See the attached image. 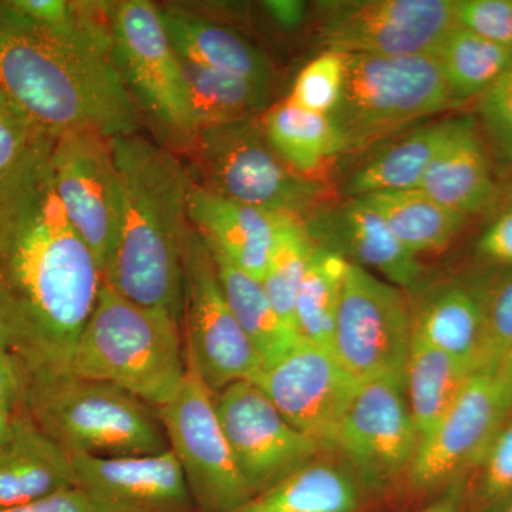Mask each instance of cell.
Instances as JSON below:
<instances>
[{
	"mask_svg": "<svg viewBox=\"0 0 512 512\" xmlns=\"http://www.w3.org/2000/svg\"><path fill=\"white\" fill-rule=\"evenodd\" d=\"M53 144L0 184V343L23 377L70 372L103 285L53 190Z\"/></svg>",
	"mask_w": 512,
	"mask_h": 512,
	"instance_id": "6da1fadb",
	"label": "cell"
},
{
	"mask_svg": "<svg viewBox=\"0 0 512 512\" xmlns=\"http://www.w3.org/2000/svg\"><path fill=\"white\" fill-rule=\"evenodd\" d=\"M123 214L103 282L130 301L183 320L184 251L194 180L170 148L140 134L111 138Z\"/></svg>",
	"mask_w": 512,
	"mask_h": 512,
	"instance_id": "7a4b0ae2",
	"label": "cell"
},
{
	"mask_svg": "<svg viewBox=\"0 0 512 512\" xmlns=\"http://www.w3.org/2000/svg\"><path fill=\"white\" fill-rule=\"evenodd\" d=\"M0 89L53 138L76 130L107 138L138 133L140 114L113 57L57 45L2 18Z\"/></svg>",
	"mask_w": 512,
	"mask_h": 512,
	"instance_id": "3957f363",
	"label": "cell"
},
{
	"mask_svg": "<svg viewBox=\"0 0 512 512\" xmlns=\"http://www.w3.org/2000/svg\"><path fill=\"white\" fill-rule=\"evenodd\" d=\"M70 372L114 384L158 409L174 399L187 373L181 319L130 301L103 282Z\"/></svg>",
	"mask_w": 512,
	"mask_h": 512,
	"instance_id": "277c9868",
	"label": "cell"
},
{
	"mask_svg": "<svg viewBox=\"0 0 512 512\" xmlns=\"http://www.w3.org/2000/svg\"><path fill=\"white\" fill-rule=\"evenodd\" d=\"M23 380V410L69 456L134 457L170 450L156 409L114 384L73 372Z\"/></svg>",
	"mask_w": 512,
	"mask_h": 512,
	"instance_id": "5b68a950",
	"label": "cell"
},
{
	"mask_svg": "<svg viewBox=\"0 0 512 512\" xmlns=\"http://www.w3.org/2000/svg\"><path fill=\"white\" fill-rule=\"evenodd\" d=\"M453 106L436 55H348L342 94L329 119L343 154Z\"/></svg>",
	"mask_w": 512,
	"mask_h": 512,
	"instance_id": "8992f818",
	"label": "cell"
},
{
	"mask_svg": "<svg viewBox=\"0 0 512 512\" xmlns=\"http://www.w3.org/2000/svg\"><path fill=\"white\" fill-rule=\"evenodd\" d=\"M187 154L201 180L194 183L227 200L303 221L318 208L322 185L275 153L258 117L198 131Z\"/></svg>",
	"mask_w": 512,
	"mask_h": 512,
	"instance_id": "52a82bcc",
	"label": "cell"
},
{
	"mask_svg": "<svg viewBox=\"0 0 512 512\" xmlns=\"http://www.w3.org/2000/svg\"><path fill=\"white\" fill-rule=\"evenodd\" d=\"M113 59L138 114H146L171 147L187 153L198 127L183 60L156 3L114 2Z\"/></svg>",
	"mask_w": 512,
	"mask_h": 512,
	"instance_id": "ba28073f",
	"label": "cell"
},
{
	"mask_svg": "<svg viewBox=\"0 0 512 512\" xmlns=\"http://www.w3.org/2000/svg\"><path fill=\"white\" fill-rule=\"evenodd\" d=\"M156 413L197 512H235L251 500V490L239 473L222 430L215 394L188 353L180 390Z\"/></svg>",
	"mask_w": 512,
	"mask_h": 512,
	"instance_id": "9c48e42d",
	"label": "cell"
},
{
	"mask_svg": "<svg viewBox=\"0 0 512 512\" xmlns=\"http://www.w3.org/2000/svg\"><path fill=\"white\" fill-rule=\"evenodd\" d=\"M413 320L402 289L355 264L346 265L333 355L357 382L404 380Z\"/></svg>",
	"mask_w": 512,
	"mask_h": 512,
	"instance_id": "30bf717a",
	"label": "cell"
},
{
	"mask_svg": "<svg viewBox=\"0 0 512 512\" xmlns=\"http://www.w3.org/2000/svg\"><path fill=\"white\" fill-rule=\"evenodd\" d=\"M319 39L346 55H434L457 25L454 0L319 3Z\"/></svg>",
	"mask_w": 512,
	"mask_h": 512,
	"instance_id": "8fae6325",
	"label": "cell"
},
{
	"mask_svg": "<svg viewBox=\"0 0 512 512\" xmlns=\"http://www.w3.org/2000/svg\"><path fill=\"white\" fill-rule=\"evenodd\" d=\"M185 350L214 394L252 380L262 360L222 292L210 249L191 228L184 251Z\"/></svg>",
	"mask_w": 512,
	"mask_h": 512,
	"instance_id": "7c38bea8",
	"label": "cell"
},
{
	"mask_svg": "<svg viewBox=\"0 0 512 512\" xmlns=\"http://www.w3.org/2000/svg\"><path fill=\"white\" fill-rule=\"evenodd\" d=\"M419 441L404 380L382 376L357 384L333 448L366 490L377 491L409 476Z\"/></svg>",
	"mask_w": 512,
	"mask_h": 512,
	"instance_id": "4fadbf2b",
	"label": "cell"
},
{
	"mask_svg": "<svg viewBox=\"0 0 512 512\" xmlns=\"http://www.w3.org/2000/svg\"><path fill=\"white\" fill-rule=\"evenodd\" d=\"M50 171L66 217L93 252L103 275L119 239L123 214L111 138L89 130L67 131L53 144Z\"/></svg>",
	"mask_w": 512,
	"mask_h": 512,
	"instance_id": "5bb4252c",
	"label": "cell"
},
{
	"mask_svg": "<svg viewBox=\"0 0 512 512\" xmlns=\"http://www.w3.org/2000/svg\"><path fill=\"white\" fill-rule=\"evenodd\" d=\"M512 409V389L495 369L468 377L456 400L417 448L409 471L419 490L463 480L474 471L494 434Z\"/></svg>",
	"mask_w": 512,
	"mask_h": 512,
	"instance_id": "9a60e30c",
	"label": "cell"
},
{
	"mask_svg": "<svg viewBox=\"0 0 512 512\" xmlns=\"http://www.w3.org/2000/svg\"><path fill=\"white\" fill-rule=\"evenodd\" d=\"M222 430L252 497L274 487L318 456L315 440L295 429L254 382L215 394Z\"/></svg>",
	"mask_w": 512,
	"mask_h": 512,
	"instance_id": "2e32d148",
	"label": "cell"
},
{
	"mask_svg": "<svg viewBox=\"0 0 512 512\" xmlns=\"http://www.w3.org/2000/svg\"><path fill=\"white\" fill-rule=\"evenodd\" d=\"M295 429L333 448L359 382L332 350L299 340L252 380Z\"/></svg>",
	"mask_w": 512,
	"mask_h": 512,
	"instance_id": "e0dca14e",
	"label": "cell"
},
{
	"mask_svg": "<svg viewBox=\"0 0 512 512\" xmlns=\"http://www.w3.org/2000/svg\"><path fill=\"white\" fill-rule=\"evenodd\" d=\"M77 487L107 512H197L173 451L134 457L72 454Z\"/></svg>",
	"mask_w": 512,
	"mask_h": 512,
	"instance_id": "ac0fdd59",
	"label": "cell"
},
{
	"mask_svg": "<svg viewBox=\"0 0 512 512\" xmlns=\"http://www.w3.org/2000/svg\"><path fill=\"white\" fill-rule=\"evenodd\" d=\"M303 222L316 247L335 252L366 271L373 269L397 288L414 289L420 285L423 268L419 259L363 198H350Z\"/></svg>",
	"mask_w": 512,
	"mask_h": 512,
	"instance_id": "d6986e66",
	"label": "cell"
},
{
	"mask_svg": "<svg viewBox=\"0 0 512 512\" xmlns=\"http://www.w3.org/2000/svg\"><path fill=\"white\" fill-rule=\"evenodd\" d=\"M285 214L227 200L194 183L188 200L192 228L207 247L262 281Z\"/></svg>",
	"mask_w": 512,
	"mask_h": 512,
	"instance_id": "ffe728a7",
	"label": "cell"
},
{
	"mask_svg": "<svg viewBox=\"0 0 512 512\" xmlns=\"http://www.w3.org/2000/svg\"><path fill=\"white\" fill-rule=\"evenodd\" d=\"M73 487L77 478L69 454L20 410L12 433L0 443V510L36 503Z\"/></svg>",
	"mask_w": 512,
	"mask_h": 512,
	"instance_id": "44dd1931",
	"label": "cell"
},
{
	"mask_svg": "<svg viewBox=\"0 0 512 512\" xmlns=\"http://www.w3.org/2000/svg\"><path fill=\"white\" fill-rule=\"evenodd\" d=\"M419 190L467 218L493 210L498 187L487 144L473 117L461 116L460 126L431 161Z\"/></svg>",
	"mask_w": 512,
	"mask_h": 512,
	"instance_id": "7402d4cb",
	"label": "cell"
},
{
	"mask_svg": "<svg viewBox=\"0 0 512 512\" xmlns=\"http://www.w3.org/2000/svg\"><path fill=\"white\" fill-rule=\"evenodd\" d=\"M175 52L185 62L271 84L268 57L237 30L221 25L190 6H158Z\"/></svg>",
	"mask_w": 512,
	"mask_h": 512,
	"instance_id": "603a6c76",
	"label": "cell"
},
{
	"mask_svg": "<svg viewBox=\"0 0 512 512\" xmlns=\"http://www.w3.org/2000/svg\"><path fill=\"white\" fill-rule=\"evenodd\" d=\"M114 2L0 0V18L30 35L113 57Z\"/></svg>",
	"mask_w": 512,
	"mask_h": 512,
	"instance_id": "cb8c5ba5",
	"label": "cell"
},
{
	"mask_svg": "<svg viewBox=\"0 0 512 512\" xmlns=\"http://www.w3.org/2000/svg\"><path fill=\"white\" fill-rule=\"evenodd\" d=\"M365 490L349 466L313 458L235 512H357Z\"/></svg>",
	"mask_w": 512,
	"mask_h": 512,
	"instance_id": "d4e9b609",
	"label": "cell"
},
{
	"mask_svg": "<svg viewBox=\"0 0 512 512\" xmlns=\"http://www.w3.org/2000/svg\"><path fill=\"white\" fill-rule=\"evenodd\" d=\"M413 329L471 372L480 369L483 319L476 293L468 282L431 289L412 313Z\"/></svg>",
	"mask_w": 512,
	"mask_h": 512,
	"instance_id": "484cf974",
	"label": "cell"
},
{
	"mask_svg": "<svg viewBox=\"0 0 512 512\" xmlns=\"http://www.w3.org/2000/svg\"><path fill=\"white\" fill-rule=\"evenodd\" d=\"M461 117L424 124L363 164L346 184L352 198L379 192L417 190L440 148L460 126Z\"/></svg>",
	"mask_w": 512,
	"mask_h": 512,
	"instance_id": "4316f807",
	"label": "cell"
},
{
	"mask_svg": "<svg viewBox=\"0 0 512 512\" xmlns=\"http://www.w3.org/2000/svg\"><path fill=\"white\" fill-rule=\"evenodd\" d=\"M473 373L413 329L404 389L420 441L429 436Z\"/></svg>",
	"mask_w": 512,
	"mask_h": 512,
	"instance_id": "83f0119b",
	"label": "cell"
},
{
	"mask_svg": "<svg viewBox=\"0 0 512 512\" xmlns=\"http://www.w3.org/2000/svg\"><path fill=\"white\" fill-rule=\"evenodd\" d=\"M363 198L384 218L412 254H434L450 247L468 218L417 190L379 192Z\"/></svg>",
	"mask_w": 512,
	"mask_h": 512,
	"instance_id": "f1b7e54d",
	"label": "cell"
},
{
	"mask_svg": "<svg viewBox=\"0 0 512 512\" xmlns=\"http://www.w3.org/2000/svg\"><path fill=\"white\" fill-rule=\"evenodd\" d=\"M210 252L229 308L261 357L262 367L274 362L301 339L279 318L259 279L245 274L218 252Z\"/></svg>",
	"mask_w": 512,
	"mask_h": 512,
	"instance_id": "f546056e",
	"label": "cell"
},
{
	"mask_svg": "<svg viewBox=\"0 0 512 512\" xmlns=\"http://www.w3.org/2000/svg\"><path fill=\"white\" fill-rule=\"evenodd\" d=\"M261 121L275 153L305 177L318 171L330 157L342 154L329 116L299 109L285 100L266 111Z\"/></svg>",
	"mask_w": 512,
	"mask_h": 512,
	"instance_id": "4dcf8cb0",
	"label": "cell"
},
{
	"mask_svg": "<svg viewBox=\"0 0 512 512\" xmlns=\"http://www.w3.org/2000/svg\"><path fill=\"white\" fill-rule=\"evenodd\" d=\"M183 69L198 131L254 119L268 103L269 84L185 60Z\"/></svg>",
	"mask_w": 512,
	"mask_h": 512,
	"instance_id": "1f68e13d",
	"label": "cell"
},
{
	"mask_svg": "<svg viewBox=\"0 0 512 512\" xmlns=\"http://www.w3.org/2000/svg\"><path fill=\"white\" fill-rule=\"evenodd\" d=\"M348 261L315 247L295 306V332L303 342L332 350Z\"/></svg>",
	"mask_w": 512,
	"mask_h": 512,
	"instance_id": "d6a6232c",
	"label": "cell"
},
{
	"mask_svg": "<svg viewBox=\"0 0 512 512\" xmlns=\"http://www.w3.org/2000/svg\"><path fill=\"white\" fill-rule=\"evenodd\" d=\"M434 55L451 97L460 104L480 97L498 79L511 62L512 50L457 23Z\"/></svg>",
	"mask_w": 512,
	"mask_h": 512,
	"instance_id": "836d02e7",
	"label": "cell"
},
{
	"mask_svg": "<svg viewBox=\"0 0 512 512\" xmlns=\"http://www.w3.org/2000/svg\"><path fill=\"white\" fill-rule=\"evenodd\" d=\"M315 247L306 231L305 222L295 215L285 214L261 282L279 318L284 320L285 325L293 332L296 299L311 264Z\"/></svg>",
	"mask_w": 512,
	"mask_h": 512,
	"instance_id": "e575fe53",
	"label": "cell"
},
{
	"mask_svg": "<svg viewBox=\"0 0 512 512\" xmlns=\"http://www.w3.org/2000/svg\"><path fill=\"white\" fill-rule=\"evenodd\" d=\"M480 303L483 353L480 369H493L512 349V266L485 265L467 279Z\"/></svg>",
	"mask_w": 512,
	"mask_h": 512,
	"instance_id": "d590c367",
	"label": "cell"
},
{
	"mask_svg": "<svg viewBox=\"0 0 512 512\" xmlns=\"http://www.w3.org/2000/svg\"><path fill=\"white\" fill-rule=\"evenodd\" d=\"M474 471L473 512H494L512 497V409Z\"/></svg>",
	"mask_w": 512,
	"mask_h": 512,
	"instance_id": "8d00e7d4",
	"label": "cell"
},
{
	"mask_svg": "<svg viewBox=\"0 0 512 512\" xmlns=\"http://www.w3.org/2000/svg\"><path fill=\"white\" fill-rule=\"evenodd\" d=\"M346 57V53L328 50L306 64L286 101L299 109L329 116L338 106L342 94Z\"/></svg>",
	"mask_w": 512,
	"mask_h": 512,
	"instance_id": "74e56055",
	"label": "cell"
},
{
	"mask_svg": "<svg viewBox=\"0 0 512 512\" xmlns=\"http://www.w3.org/2000/svg\"><path fill=\"white\" fill-rule=\"evenodd\" d=\"M55 140L40 130L0 89V184Z\"/></svg>",
	"mask_w": 512,
	"mask_h": 512,
	"instance_id": "f35d334b",
	"label": "cell"
},
{
	"mask_svg": "<svg viewBox=\"0 0 512 512\" xmlns=\"http://www.w3.org/2000/svg\"><path fill=\"white\" fill-rule=\"evenodd\" d=\"M478 99L480 126L488 146L498 163L512 170V59Z\"/></svg>",
	"mask_w": 512,
	"mask_h": 512,
	"instance_id": "ab89813d",
	"label": "cell"
},
{
	"mask_svg": "<svg viewBox=\"0 0 512 512\" xmlns=\"http://www.w3.org/2000/svg\"><path fill=\"white\" fill-rule=\"evenodd\" d=\"M458 25L512 50V0H454Z\"/></svg>",
	"mask_w": 512,
	"mask_h": 512,
	"instance_id": "60d3db41",
	"label": "cell"
},
{
	"mask_svg": "<svg viewBox=\"0 0 512 512\" xmlns=\"http://www.w3.org/2000/svg\"><path fill=\"white\" fill-rule=\"evenodd\" d=\"M494 215L476 244L485 265L512 266V198L495 201Z\"/></svg>",
	"mask_w": 512,
	"mask_h": 512,
	"instance_id": "b9f144b4",
	"label": "cell"
},
{
	"mask_svg": "<svg viewBox=\"0 0 512 512\" xmlns=\"http://www.w3.org/2000/svg\"><path fill=\"white\" fill-rule=\"evenodd\" d=\"M0 512H107L80 487L69 488L36 503L2 508Z\"/></svg>",
	"mask_w": 512,
	"mask_h": 512,
	"instance_id": "7bdbcfd3",
	"label": "cell"
},
{
	"mask_svg": "<svg viewBox=\"0 0 512 512\" xmlns=\"http://www.w3.org/2000/svg\"><path fill=\"white\" fill-rule=\"evenodd\" d=\"M25 380L15 357L0 343V407L12 413L23 410Z\"/></svg>",
	"mask_w": 512,
	"mask_h": 512,
	"instance_id": "ee69618b",
	"label": "cell"
},
{
	"mask_svg": "<svg viewBox=\"0 0 512 512\" xmlns=\"http://www.w3.org/2000/svg\"><path fill=\"white\" fill-rule=\"evenodd\" d=\"M269 18L285 30L299 28L305 19V3L298 0H268L262 3Z\"/></svg>",
	"mask_w": 512,
	"mask_h": 512,
	"instance_id": "f6af8a7d",
	"label": "cell"
},
{
	"mask_svg": "<svg viewBox=\"0 0 512 512\" xmlns=\"http://www.w3.org/2000/svg\"><path fill=\"white\" fill-rule=\"evenodd\" d=\"M467 497L464 480L448 485L446 491L434 503L427 505L419 512H464L466 511Z\"/></svg>",
	"mask_w": 512,
	"mask_h": 512,
	"instance_id": "bcb514c9",
	"label": "cell"
},
{
	"mask_svg": "<svg viewBox=\"0 0 512 512\" xmlns=\"http://www.w3.org/2000/svg\"><path fill=\"white\" fill-rule=\"evenodd\" d=\"M15 414L0 407V443L8 439L9 434L12 433Z\"/></svg>",
	"mask_w": 512,
	"mask_h": 512,
	"instance_id": "7dc6e473",
	"label": "cell"
},
{
	"mask_svg": "<svg viewBox=\"0 0 512 512\" xmlns=\"http://www.w3.org/2000/svg\"><path fill=\"white\" fill-rule=\"evenodd\" d=\"M493 369L497 370L505 382L510 384L512 389V349L503 357V359L498 362V365L493 367Z\"/></svg>",
	"mask_w": 512,
	"mask_h": 512,
	"instance_id": "c3c4849f",
	"label": "cell"
},
{
	"mask_svg": "<svg viewBox=\"0 0 512 512\" xmlns=\"http://www.w3.org/2000/svg\"><path fill=\"white\" fill-rule=\"evenodd\" d=\"M494 512H512V497L508 498L504 504H501Z\"/></svg>",
	"mask_w": 512,
	"mask_h": 512,
	"instance_id": "681fc988",
	"label": "cell"
},
{
	"mask_svg": "<svg viewBox=\"0 0 512 512\" xmlns=\"http://www.w3.org/2000/svg\"><path fill=\"white\" fill-rule=\"evenodd\" d=\"M498 197H512V178L510 184L507 185L503 194H498Z\"/></svg>",
	"mask_w": 512,
	"mask_h": 512,
	"instance_id": "f907efd6",
	"label": "cell"
}]
</instances>
